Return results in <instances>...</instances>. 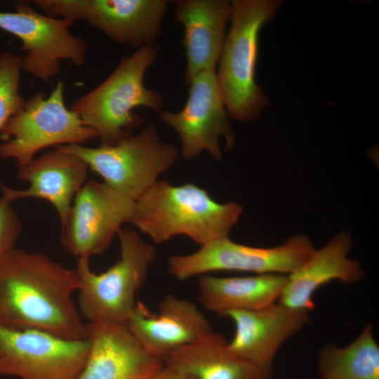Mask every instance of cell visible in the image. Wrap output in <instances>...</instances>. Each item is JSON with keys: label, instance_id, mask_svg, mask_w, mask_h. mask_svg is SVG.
I'll return each instance as SVG.
<instances>
[{"label": "cell", "instance_id": "ac0fdd59", "mask_svg": "<svg viewBox=\"0 0 379 379\" xmlns=\"http://www.w3.org/2000/svg\"><path fill=\"white\" fill-rule=\"evenodd\" d=\"M352 246L350 234L342 231L315 249L299 268L287 275L279 301L310 312L315 307L313 296L320 287L332 281L352 284L363 280L366 274L359 262L348 258Z\"/></svg>", "mask_w": 379, "mask_h": 379}, {"label": "cell", "instance_id": "52a82bcc", "mask_svg": "<svg viewBox=\"0 0 379 379\" xmlns=\"http://www.w3.org/2000/svg\"><path fill=\"white\" fill-rule=\"evenodd\" d=\"M64 90L63 81H58L48 97L37 92L25 100L1 131V158L13 159L19 167L47 147L82 145L97 138L96 133L67 108Z\"/></svg>", "mask_w": 379, "mask_h": 379}, {"label": "cell", "instance_id": "5bb4252c", "mask_svg": "<svg viewBox=\"0 0 379 379\" xmlns=\"http://www.w3.org/2000/svg\"><path fill=\"white\" fill-rule=\"evenodd\" d=\"M310 312L277 301L255 310H231L225 316L235 327L229 349L266 375L282 345L309 322Z\"/></svg>", "mask_w": 379, "mask_h": 379}, {"label": "cell", "instance_id": "7c38bea8", "mask_svg": "<svg viewBox=\"0 0 379 379\" xmlns=\"http://www.w3.org/2000/svg\"><path fill=\"white\" fill-rule=\"evenodd\" d=\"M188 96L178 112H161V119L178 135L180 155L193 159L204 151L220 160V140L224 138L226 149L235 144V135L218 82L215 71L202 72L187 84Z\"/></svg>", "mask_w": 379, "mask_h": 379}, {"label": "cell", "instance_id": "cb8c5ba5", "mask_svg": "<svg viewBox=\"0 0 379 379\" xmlns=\"http://www.w3.org/2000/svg\"><path fill=\"white\" fill-rule=\"evenodd\" d=\"M22 225L11 205V202L0 198V257L14 248L21 234Z\"/></svg>", "mask_w": 379, "mask_h": 379}, {"label": "cell", "instance_id": "44dd1931", "mask_svg": "<svg viewBox=\"0 0 379 379\" xmlns=\"http://www.w3.org/2000/svg\"><path fill=\"white\" fill-rule=\"evenodd\" d=\"M162 360L164 365L192 379H265L272 376L233 353L225 338L214 331Z\"/></svg>", "mask_w": 379, "mask_h": 379}, {"label": "cell", "instance_id": "277c9868", "mask_svg": "<svg viewBox=\"0 0 379 379\" xmlns=\"http://www.w3.org/2000/svg\"><path fill=\"white\" fill-rule=\"evenodd\" d=\"M230 29L216 73L228 117L239 121L258 119L270 105L255 81L261 28L281 6L279 0H232Z\"/></svg>", "mask_w": 379, "mask_h": 379}, {"label": "cell", "instance_id": "3957f363", "mask_svg": "<svg viewBox=\"0 0 379 379\" xmlns=\"http://www.w3.org/2000/svg\"><path fill=\"white\" fill-rule=\"evenodd\" d=\"M157 54L154 45L138 48L123 58L101 84L72 102L69 109L96 133L100 145H115L145 122L133 112L135 108L161 112L163 96L144 84L145 73Z\"/></svg>", "mask_w": 379, "mask_h": 379}, {"label": "cell", "instance_id": "8992f818", "mask_svg": "<svg viewBox=\"0 0 379 379\" xmlns=\"http://www.w3.org/2000/svg\"><path fill=\"white\" fill-rule=\"evenodd\" d=\"M56 147L81 158L90 169L102 178L103 182L134 201L180 156L174 144L159 137L152 123L112 145Z\"/></svg>", "mask_w": 379, "mask_h": 379}, {"label": "cell", "instance_id": "ffe728a7", "mask_svg": "<svg viewBox=\"0 0 379 379\" xmlns=\"http://www.w3.org/2000/svg\"><path fill=\"white\" fill-rule=\"evenodd\" d=\"M286 280V275L279 274H204L198 283L199 300L206 310L222 316L231 310H259L279 301Z\"/></svg>", "mask_w": 379, "mask_h": 379}, {"label": "cell", "instance_id": "603a6c76", "mask_svg": "<svg viewBox=\"0 0 379 379\" xmlns=\"http://www.w3.org/2000/svg\"><path fill=\"white\" fill-rule=\"evenodd\" d=\"M21 56L11 52L0 53V133L7 121L23 106L20 93Z\"/></svg>", "mask_w": 379, "mask_h": 379}, {"label": "cell", "instance_id": "e0dca14e", "mask_svg": "<svg viewBox=\"0 0 379 379\" xmlns=\"http://www.w3.org/2000/svg\"><path fill=\"white\" fill-rule=\"evenodd\" d=\"M55 147L18 167V178L28 182L27 188L15 190L0 183V190L2 197L10 202L27 198L50 202L62 226L76 194L86 181L88 166L79 157Z\"/></svg>", "mask_w": 379, "mask_h": 379}, {"label": "cell", "instance_id": "7402d4cb", "mask_svg": "<svg viewBox=\"0 0 379 379\" xmlns=\"http://www.w3.org/2000/svg\"><path fill=\"white\" fill-rule=\"evenodd\" d=\"M319 379H379V347L371 324L349 345L323 347L318 357Z\"/></svg>", "mask_w": 379, "mask_h": 379}, {"label": "cell", "instance_id": "30bf717a", "mask_svg": "<svg viewBox=\"0 0 379 379\" xmlns=\"http://www.w3.org/2000/svg\"><path fill=\"white\" fill-rule=\"evenodd\" d=\"M74 22L40 13L27 1L18 2L14 12H0V29L22 41V72L45 82L60 72L61 60L78 67L85 62L88 44L70 32Z\"/></svg>", "mask_w": 379, "mask_h": 379}, {"label": "cell", "instance_id": "9a60e30c", "mask_svg": "<svg viewBox=\"0 0 379 379\" xmlns=\"http://www.w3.org/2000/svg\"><path fill=\"white\" fill-rule=\"evenodd\" d=\"M126 326L148 353L161 359L213 331L196 304L172 294L162 298L156 313L136 302Z\"/></svg>", "mask_w": 379, "mask_h": 379}, {"label": "cell", "instance_id": "484cf974", "mask_svg": "<svg viewBox=\"0 0 379 379\" xmlns=\"http://www.w3.org/2000/svg\"><path fill=\"white\" fill-rule=\"evenodd\" d=\"M265 379H272V376H267Z\"/></svg>", "mask_w": 379, "mask_h": 379}, {"label": "cell", "instance_id": "d4e9b609", "mask_svg": "<svg viewBox=\"0 0 379 379\" xmlns=\"http://www.w3.org/2000/svg\"><path fill=\"white\" fill-rule=\"evenodd\" d=\"M150 379H192L171 367L164 365Z\"/></svg>", "mask_w": 379, "mask_h": 379}, {"label": "cell", "instance_id": "7a4b0ae2", "mask_svg": "<svg viewBox=\"0 0 379 379\" xmlns=\"http://www.w3.org/2000/svg\"><path fill=\"white\" fill-rule=\"evenodd\" d=\"M242 212L239 204L219 203L194 184L157 180L135 201L131 223L157 244L185 235L201 246L229 237Z\"/></svg>", "mask_w": 379, "mask_h": 379}, {"label": "cell", "instance_id": "6da1fadb", "mask_svg": "<svg viewBox=\"0 0 379 379\" xmlns=\"http://www.w3.org/2000/svg\"><path fill=\"white\" fill-rule=\"evenodd\" d=\"M79 288L75 268L14 248L0 257V326L86 339V324L73 300Z\"/></svg>", "mask_w": 379, "mask_h": 379}, {"label": "cell", "instance_id": "9c48e42d", "mask_svg": "<svg viewBox=\"0 0 379 379\" xmlns=\"http://www.w3.org/2000/svg\"><path fill=\"white\" fill-rule=\"evenodd\" d=\"M44 14L80 20L113 41L142 48L154 45L161 34L167 0H34Z\"/></svg>", "mask_w": 379, "mask_h": 379}, {"label": "cell", "instance_id": "ba28073f", "mask_svg": "<svg viewBox=\"0 0 379 379\" xmlns=\"http://www.w3.org/2000/svg\"><path fill=\"white\" fill-rule=\"evenodd\" d=\"M314 250L308 236L302 234L269 248L246 246L226 237L204 244L194 253L171 256L167 265L169 274L178 281L217 271L287 276L299 268Z\"/></svg>", "mask_w": 379, "mask_h": 379}, {"label": "cell", "instance_id": "2e32d148", "mask_svg": "<svg viewBox=\"0 0 379 379\" xmlns=\"http://www.w3.org/2000/svg\"><path fill=\"white\" fill-rule=\"evenodd\" d=\"M86 328L89 351L76 379H150L164 365L126 326L88 322Z\"/></svg>", "mask_w": 379, "mask_h": 379}, {"label": "cell", "instance_id": "8fae6325", "mask_svg": "<svg viewBox=\"0 0 379 379\" xmlns=\"http://www.w3.org/2000/svg\"><path fill=\"white\" fill-rule=\"evenodd\" d=\"M89 346L88 339H67L0 326V376L76 379L85 364Z\"/></svg>", "mask_w": 379, "mask_h": 379}, {"label": "cell", "instance_id": "d6986e66", "mask_svg": "<svg viewBox=\"0 0 379 379\" xmlns=\"http://www.w3.org/2000/svg\"><path fill=\"white\" fill-rule=\"evenodd\" d=\"M175 20L184 30L187 85L197 74L215 71L226 36L231 3L227 0H178Z\"/></svg>", "mask_w": 379, "mask_h": 379}, {"label": "cell", "instance_id": "4fadbf2b", "mask_svg": "<svg viewBox=\"0 0 379 379\" xmlns=\"http://www.w3.org/2000/svg\"><path fill=\"white\" fill-rule=\"evenodd\" d=\"M134 206L105 182L86 180L62 226V246L78 258L104 253L122 226L131 223Z\"/></svg>", "mask_w": 379, "mask_h": 379}, {"label": "cell", "instance_id": "5b68a950", "mask_svg": "<svg viewBox=\"0 0 379 379\" xmlns=\"http://www.w3.org/2000/svg\"><path fill=\"white\" fill-rule=\"evenodd\" d=\"M117 236L120 258L105 272L97 274L91 270L89 258H78L77 307L88 322L126 326L156 258L155 247L136 231L122 227Z\"/></svg>", "mask_w": 379, "mask_h": 379}]
</instances>
